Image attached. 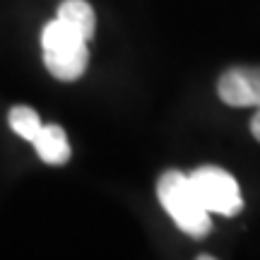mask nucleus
<instances>
[{"instance_id":"1","label":"nucleus","mask_w":260,"mask_h":260,"mask_svg":"<svg viewBox=\"0 0 260 260\" xmlns=\"http://www.w3.org/2000/svg\"><path fill=\"white\" fill-rule=\"evenodd\" d=\"M157 195L161 207L178 224L181 232H186L193 239L207 236L210 226H212L210 224V212L203 207L188 174L176 171V169L164 171L157 183Z\"/></svg>"},{"instance_id":"2","label":"nucleus","mask_w":260,"mask_h":260,"mask_svg":"<svg viewBox=\"0 0 260 260\" xmlns=\"http://www.w3.org/2000/svg\"><path fill=\"white\" fill-rule=\"evenodd\" d=\"M41 46H44V63L46 70L58 80L73 82L82 77L89 63V51H87V39L65 24L63 19H51L44 34H41Z\"/></svg>"},{"instance_id":"3","label":"nucleus","mask_w":260,"mask_h":260,"mask_svg":"<svg viewBox=\"0 0 260 260\" xmlns=\"http://www.w3.org/2000/svg\"><path fill=\"white\" fill-rule=\"evenodd\" d=\"M195 193L207 212H217L222 217H234L243 210V198L239 181L219 167H200L188 174Z\"/></svg>"},{"instance_id":"4","label":"nucleus","mask_w":260,"mask_h":260,"mask_svg":"<svg viewBox=\"0 0 260 260\" xmlns=\"http://www.w3.org/2000/svg\"><path fill=\"white\" fill-rule=\"evenodd\" d=\"M217 94L226 106L258 109L260 106V65L229 68L217 82Z\"/></svg>"},{"instance_id":"5","label":"nucleus","mask_w":260,"mask_h":260,"mask_svg":"<svg viewBox=\"0 0 260 260\" xmlns=\"http://www.w3.org/2000/svg\"><path fill=\"white\" fill-rule=\"evenodd\" d=\"M31 145L37 149L39 159L51 167H60L70 159V142H68V135L60 125H41Z\"/></svg>"},{"instance_id":"6","label":"nucleus","mask_w":260,"mask_h":260,"mask_svg":"<svg viewBox=\"0 0 260 260\" xmlns=\"http://www.w3.org/2000/svg\"><path fill=\"white\" fill-rule=\"evenodd\" d=\"M58 19H63L65 24L77 29L87 41L94 37V27H96V15H94L92 5L87 0H63L58 8Z\"/></svg>"},{"instance_id":"7","label":"nucleus","mask_w":260,"mask_h":260,"mask_svg":"<svg viewBox=\"0 0 260 260\" xmlns=\"http://www.w3.org/2000/svg\"><path fill=\"white\" fill-rule=\"evenodd\" d=\"M41 118H39V113L34 109H29V106H15L12 111H10V128L17 133L19 138L29 140V142H34V138L39 135V130H41Z\"/></svg>"},{"instance_id":"8","label":"nucleus","mask_w":260,"mask_h":260,"mask_svg":"<svg viewBox=\"0 0 260 260\" xmlns=\"http://www.w3.org/2000/svg\"><path fill=\"white\" fill-rule=\"evenodd\" d=\"M251 133H253V138L260 142V106L255 109V113H253V118H251Z\"/></svg>"}]
</instances>
